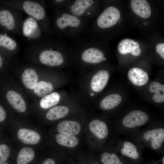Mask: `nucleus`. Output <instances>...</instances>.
<instances>
[{
  "mask_svg": "<svg viewBox=\"0 0 164 164\" xmlns=\"http://www.w3.org/2000/svg\"><path fill=\"white\" fill-rule=\"evenodd\" d=\"M10 154L9 147L5 144L0 145V164L5 161Z\"/></svg>",
  "mask_w": 164,
  "mask_h": 164,
  "instance_id": "obj_29",
  "label": "nucleus"
},
{
  "mask_svg": "<svg viewBox=\"0 0 164 164\" xmlns=\"http://www.w3.org/2000/svg\"><path fill=\"white\" fill-rule=\"evenodd\" d=\"M57 129L60 133L74 135L80 132L81 126L79 123L75 121H64L59 123Z\"/></svg>",
  "mask_w": 164,
  "mask_h": 164,
  "instance_id": "obj_15",
  "label": "nucleus"
},
{
  "mask_svg": "<svg viewBox=\"0 0 164 164\" xmlns=\"http://www.w3.org/2000/svg\"><path fill=\"white\" fill-rule=\"evenodd\" d=\"M22 33L29 40H36L42 38V30L37 21L28 16L23 20Z\"/></svg>",
  "mask_w": 164,
  "mask_h": 164,
  "instance_id": "obj_6",
  "label": "nucleus"
},
{
  "mask_svg": "<svg viewBox=\"0 0 164 164\" xmlns=\"http://www.w3.org/2000/svg\"><path fill=\"white\" fill-rule=\"evenodd\" d=\"M113 148L130 164H144L142 153L143 148L126 135H116Z\"/></svg>",
  "mask_w": 164,
  "mask_h": 164,
  "instance_id": "obj_2",
  "label": "nucleus"
},
{
  "mask_svg": "<svg viewBox=\"0 0 164 164\" xmlns=\"http://www.w3.org/2000/svg\"><path fill=\"white\" fill-rule=\"evenodd\" d=\"M150 118L146 111L139 109L131 111L116 121V135H126L140 129L150 123Z\"/></svg>",
  "mask_w": 164,
  "mask_h": 164,
  "instance_id": "obj_3",
  "label": "nucleus"
},
{
  "mask_svg": "<svg viewBox=\"0 0 164 164\" xmlns=\"http://www.w3.org/2000/svg\"><path fill=\"white\" fill-rule=\"evenodd\" d=\"M90 95H91V96H93V95H94V94H93V93H91V94H90Z\"/></svg>",
  "mask_w": 164,
  "mask_h": 164,
  "instance_id": "obj_36",
  "label": "nucleus"
},
{
  "mask_svg": "<svg viewBox=\"0 0 164 164\" xmlns=\"http://www.w3.org/2000/svg\"><path fill=\"white\" fill-rule=\"evenodd\" d=\"M129 80L133 85L142 86L145 85L149 80L148 73L143 69L138 67L132 68L128 73Z\"/></svg>",
  "mask_w": 164,
  "mask_h": 164,
  "instance_id": "obj_8",
  "label": "nucleus"
},
{
  "mask_svg": "<svg viewBox=\"0 0 164 164\" xmlns=\"http://www.w3.org/2000/svg\"><path fill=\"white\" fill-rule=\"evenodd\" d=\"M126 135L143 148L146 147L162 155L164 151V125L162 122H151L143 129Z\"/></svg>",
  "mask_w": 164,
  "mask_h": 164,
  "instance_id": "obj_1",
  "label": "nucleus"
},
{
  "mask_svg": "<svg viewBox=\"0 0 164 164\" xmlns=\"http://www.w3.org/2000/svg\"><path fill=\"white\" fill-rule=\"evenodd\" d=\"M156 51L157 53L163 59H164V43H159L156 46Z\"/></svg>",
  "mask_w": 164,
  "mask_h": 164,
  "instance_id": "obj_30",
  "label": "nucleus"
},
{
  "mask_svg": "<svg viewBox=\"0 0 164 164\" xmlns=\"http://www.w3.org/2000/svg\"><path fill=\"white\" fill-rule=\"evenodd\" d=\"M131 7L134 12L143 18H148L151 15V10L148 2L145 0H132Z\"/></svg>",
  "mask_w": 164,
  "mask_h": 164,
  "instance_id": "obj_11",
  "label": "nucleus"
},
{
  "mask_svg": "<svg viewBox=\"0 0 164 164\" xmlns=\"http://www.w3.org/2000/svg\"><path fill=\"white\" fill-rule=\"evenodd\" d=\"M69 112V109L65 106L55 107L51 109L47 113L46 117L50 120H56L67 115Z\"/></svg>",
  "mask_w": 164,
  "mask_h": 164,
  "instance_id": "obj_24",
  "label": "nucleus"
},
{
  "mask_svg": "<svg viewBox=\"0 0 164 164\" xmlns=\"http://www.w3.org/2000/svg\"><path fill=\"white\" fill-rule=\"evenodd\" d=\"M112 151L104 152L101 155V161L104 164H130L122 159L113 148Z\"/></svg>",
  "mask_w": 164,
  "mask_h": 164,
  "instance_id": "obj_22",
  "label": "nucleus"
},
{
  "mask_svg": "<svg viewBox=\"0 0 164 164\" xmlns=\"http://www.w3.org/2000/svg\"><path fill=\"white\" fill-rule=\"evenodd\" d=\"M42 164H55V163L53 159L49 158L44 160Z\"/></svg>",
  "mask_w": 164,
  "mask_h": 164,
  "instance_id": "obj_32",
  "label": "nucleus"
},
{
  "mask_svg": "<svg viewBox=\"0 0 164 164\" xmlns=\"http://www.w3.org/2000/svg\"><path fill=\"white\" fill-rule=\"evenodd\" d=\"M6 5L22 11L28 16L36 20L42 31H44L45 20L46 17L45 9L38 0H11L2 2Z\"/></svg>",
  "mask_w": 164,
  "mask_h": 164,
  "instance_id": "obj_5",
  "label": "nucleus"
},
{
  "mask_svg": "<svg viewBox=\"0 0 164 164\" xmlns=\"http://www.w3.org/2000/svg\"><path fill=\"white\" fill-rule=\"evenodd\" d=\"M3 61L2 57L0 54V69L2 67L3 65Z\"/></svg>",
  "mask_w": 164,
  "mask_h": 164,
  "instance_id": "obj_34",
  "label": "nucleus"
},
{
  "mask_svg": "<svg viewBox=\"0 0 164 164\" xmlns=\"http://www.w3.org/2000/svg\"><path fill=\"white\" fill-rule=\"evenodd\" d=\"M122 97L118 94H111L105 97L101 101L100 107L105 110H110L116 108L121 103Z\"/></svg>",
  "mask_w": 164,
  "mask_h": 164,
  "instance_id": "obj_17",
  "label": "nucleus"
},
{
  "mask_svg": "<svg viewBox=\"0 0 164 164\" xmlns=\"http://www.w3.org/2000/svg\"><path fill=\"white\" fill-rule=\"evenodd\" d=\"M91 0H77L71 7V11L75 15L80 16L93 3Z\"/></svg>",
  "mask_w": 164,
  "mask_h": 164,
  "instance_id": "obj_25",
  "label": "nucleus"
},
{
  "mask_svg": "<svg viewBox=\"0 0 164 164\" xmlns=\"http://www.w3.org/2000/svg\"><path fill=\"white\" fill-rule=\"evenodd\" d=\"M118 50L121 54L125 55L130 53L136 56H139L141 52L138 43L129 39H124L120 43Z\"/></svg>",
  "mask_w": 164,
  "mask_h": 164,
  "instance_id": "obj_9",
  "label": "nucleus"
},
{
  "mask_svg": "<svg viewBox=\"0 0 164 164\" xmlns=\"http://www.w3.org/2000/svg\"><path fill=\"white\" fill-rule=\"evenodd\" d=\"M89 128L91 132L100 139L106 138L109 133V129L106 124L99 119L92 121L89 123Z\"/></svg>",
  "mask_w": 164,
  "mask_h": 164,
  "instance_id": "obj_13",
  "label": "nucleus"
},
{
  "mask_svg": "<svg viewBox=\"0 0 164 164\" xmlns=\"http://www.w3.org/2000/svg\"><path fill=\"white\" fill-rule=\"evenodd\" d=\"M109 78L108 72L102 70L97 72L93 76L91 82V89L98 92L101 91L106 85Z\"/></svg>",
  "mask_w": 164,
  "mask_h": 164,
  "instance_id": "obj_10",
  "label": "nucleus"
},
{
  "mask_svg": "<svg viewBox=\"0 0 164 164\" xmlns=\"http://www.w3.org/2000/svg\"><path fill=\"white\" fill-rule=\"evenodd\" d=\"M0 5V29L4 33L20 35L23 21L21 11L4 3Z\"/></svg>",
  "mask_w": 164,
  "mask_h": 164,
  "instance_id": "obj_4",
  "label": "nucleus"
},
{
  "mask_svg": "<svg viewBox=\"0 0 164 164\" xmlns=\"http://www.w3.org/2000/svg\"><path fill=\"white\" fill-rule=\"evenodd\" d=\"M148 164H159V161H157L154 160H151Z\"/></svg>",
  "mask_w": 164,
  "mask_h": 164,
  "instance_id": "obj_33",
  "label": "nucleus"
},
{
  "mask_svg": "<svg viewBox=\"0 0 164 164\" xmlns=\"http://www.w3.org/2000/svg\"><path fill=\"white\" fill-rule=\"evenodd\" d=\"M35 152L31 148H22L19 152L17 159V164H27L34 158Z\"/></svg>",
  "mask_w": 164,
  "mask_h": 164,
  "instance_id": "obj_27",
  "label": "nucleus"
},
{
  "mask_svg": "<svg viewBox=\"0 0 164 164\" xmlns=\"http://www.w3.org/2000/svg\"><path fill=\"white\" fill-rule=\"evenodd\" d=\"M149 91L154 94L152 95V100L155 103L160 104L164 102V85L160 83L154 81L151 82L149 87Z\"/></svg>",
  "mask_w": 164,
  "mask_h": 164,
  "instance_id": "obj_20",
  "label": "nucleus"
},
{
  "mask_svg": "<svg viewBox=\"0 0 164 164\" xmlns=\"http://www.w3.org/2000/svg\"><path fill=\"white\" fill-rule=\"evenodd\" d=\"M6 117V113L3 107L0 105V122L3 121Z\"/></svg>",
  "mask_w": 164,
  "mask_h": 164,
  "instance_id": "obj_31",
  "label": "nucleus"
},
{
  "mask_svg": "<svg viewBox=\"0 0 164 164\" xmlns=\"http://www.w3.org/2000/svg\"><path fill=\"white\" fill-rule=\"evenodd\" d=\"M53 87L50 82L41 81L37 82L33 90L34 93L38 97H44L53 91Z\"/></svg>",
  "mask_w": 164,
  "mask_h": 164,
  "instance_id": "obj_26",
  "label": "nucleus"
},
{
  "mask_svg": "<svg viewBox=\"0 0 164 164\" xmlns=\"http://www.w3.org/2000/svg\"><path fill=\"white\" fill-rule=\"evenodd\" d=\"M22 79L25 87L33 90L37 82L38 76L35 70L32 68H27L24 70Z\"/></svg>",
  "mask_w": 164,
  "mask_h": 164,
  "instance_id": "obj_21",
  "label": "nucleus"
},
{
  "mask_svg": "<svg viewBox=\"0 0 164 164\" xmlns=\"http://www.w3.org/2000/svg\"><path fill=\"white\" fill-rule=\"evenodd\" d=\"M119 11L114 6L107 8L98 17L97 23L101 28L110 27L115 25L120 18Z\"/></svg>",
  "mask_w": 164,
  "mask_h": 164,
  "instance_id": "obj_7",
  "label": "nucleus"
},
{
  "mask_svg": "<svg viewBox=\"0 0 164 164\" xmlns=\"http://www.w3.org/2000/svg\"><path fill=\"white\" fill-rule=\"evenodd\" d=\"M19 46L14 39L6 34L0 33V49L14 53L18 50Z\"/></svg>",
  "mask_w": 164,
  "mask_h": 164,
  "instance_id": "obj_19",
  "label": "nucleus"
},
{
  "mask_svg": "<svg viewBox=\"0 0 164 164\" xmlns=\"http://www.w3.org/2000/svg\"><path fill=\"white\" fill-rule=\"evenodd\" d=\"M17 136L22 142L27 145H36L40 140V136L38 133L26 128L20 129L18 132Z\"/></svg>",
  "mask_w": 164,
  "mask_h": 164,
  "instance_id": "obj_12",
  "label": "nucleus"
},
{
  "mask_svg": "<svg viewBox=\"0 0 164 164\" xmlns=\"http://www.w3.org/2000/svg\"></svg>",
  "mask_w": 164,
  "mask_h": 164,
  "instance_id": "obj_37",
  "label": "nucleus"
},
{
  "mask_svg": "<svg viewBox=\"0 0 164 164\" xmlns=\"http://www.w3.org/2000/svg\"><path fill=\"white\" fill-rule=\"evenodd\" d=\"M80 24V20L78 17L67 13L63 14L56 21V26L60 29H63L68 26L76 27Z\"/></svg>",
  "mask_w": 164,
  "mask_h": 164,
  "instance_id": "obj_18",
  "label": "nucleus"
},
{
  "mask_svg": "<svg viewBox=\"0 0 164 164\" xmlns=\"http://www.w3.org/2000/svg\"><path fill=\"white\" fill-rule=\"evenodd\" d=\"M0 164H8V163L6 162H3Z\"/></svg>",
  "mask_w": 164,
  "mask_h": 164,
  "instance_id": "obj_35",
  "label": "nucleus"
},
{
  "mask_svg": "<svg viewBox=\"0 0 164 164\" xmlns=\"http://www.w3.org/2000/svg\"><path fill=\"white\" fill-rule=\"evenodd\" d=\"M60 99L59 94L54 92L43 97L40 101V105L42 108L47 109L56 105Z\"/></svg>",
  "mask_w": 164,
  "mask_h": 164,
  "instance_id": "obj_28",
  "label": "nucleus"
},
{
  "mask_svg": "<svg viewBox=\"0 0 164 164\" xmlns=\"http://www.w3.org/2000/svg\"><path fill=\"white\" fill-rule=\"evenodd\" d=\"M81 58L84 61L91 63H98L106 60L103 52L95 48H89L85 50L81 55Z\"/></svg>",
  "mask_w": 164,
  "mask_h": 164,
  "instance_id": "obj_14",
  "label": "nucleus"
},
{
  "mask_svg": "<svg viewBox=\"0 0 164 164\" xmlns=\"http://www.w3.org/2000/svg\"><path fill=\"white\" fill-rule=\"evenodd\" d=\"M55 138L58 144L70 148L76 147L79 143L78 138L73 135L60 133L56 134Z\"/></svg>",
  "mask_w": 164,
  "mask_h": 164,
  "instance_id": "obj_23",
  "label": "nucleus"
},
{
  "mask_svg": "<svg viewBox=\"0 0 164 164\" xmlns=\"http://www.w3.org/2000/svg\"><path fill=\"white\" fill-rule=\"evenodd\" d=\"M6 98L10 104L15 110L22 113L26 109V105L22 97L17 92L10 91L7 93Z\"/></svg>",
  "mask_w": 164,
  "mask_h": 164,
  "instance_id": "obj_16",
  "label": "nucleus"
}]
</instances>
